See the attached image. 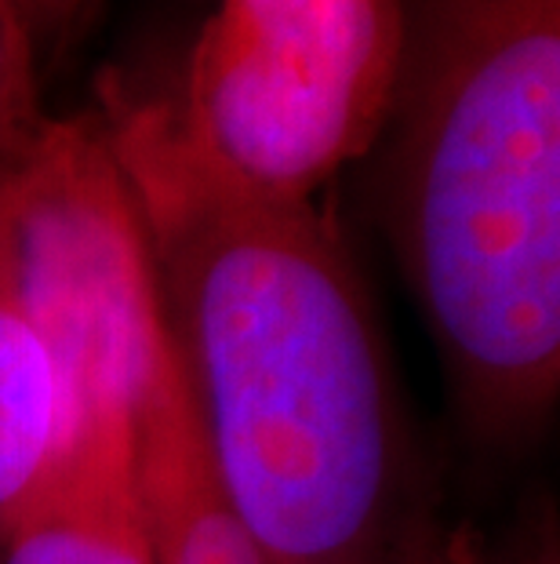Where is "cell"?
Here are the masks:
<instances>
[{
  "instance_id": "1",
  "label": "cell",
  "mask_w": 560,
  "mask_h": 564,
  "mask_svg": "<svg viewBox=\"0 0 560 564\" xmlns=\"http://www.w3.org/2000/svg\"><path fill=\"white\" fill-rule=\"evenodd\" d=\"M99 121L146 230L216 481L266 564H444L389 343L339 226L226 175L175 95L106 74Z\"/></svg>"
},
{
  "instance_id": "2",
  "label": "cell",
  "mask_w": 560,
  "mask_h": 564,
  "mask_svg": "<svg viewBox=\"0 0 560 564\" xmlns=\"http://www.w3.org/2000/svg\"><path fill=\"white\" fill-rule=\"evenodd\" d=\"M375 215L473 437L560 398V0H404Z\"/></svg>"
},
{
  "instance_id": "3",
  "label": "cell",
  "mask_w": 560,
  "mask_h": 564,
  "mask_svg": "<svg viewBox=\"0 0 560 564\" xmlns=\"http://www.w3.org/2000/svg\"><path fill=\"white\" fill-rule=\"evenodd\" d=\"M0 262L55 387V455L139 415L164 343L157 273L99 113L52 117L0 164Z\"/></svg>"
},
{
  "instance_id": "4",
  "label": "cell",
  "mask_w": 560,
  "mask_h": 564,
  "mask_svg": "<svg viewBox=\"0 0 560 564\" xmlns=\"http://www.w3.org/2000/svg\"><path fill=\"white\" fill-rule=\"evenodd\" d=\"M404 30V0H219L175 95L178 121L248 189L317 204L378 142Z\"/></svg>"
},
{
  "instance_id": "5",
  "label": "cell",
  "mask_w": 560,
  "mask_h": 564,
  "mask_svg": "<svg viewBox=\"0 0 560 564\" xmlns=\"http://www.w3.org/2000/svg\"><path fill=\"white\" fill-rule=\"evenodd\" d=\"M135 488L150 564H266L216 481L168 332L135 415Z\"/></svg>"
},
{
  "instance_id": "6",
  "label": "cell",
  "mask_w": 560,
  "mask_h": 564,
  "mask_svg": "<svg viewBox=\"0 0 560 564\" xmlns=\"http://www.w3.org/2000/svg\"><path fill=\"white\" fill-rule=\"evenodd\" d=\"M0 564H150L135 488V419L66 444L0 528Z\"/></svg>"
},
{
  "instance_id": "7",
  "label": "cell",
  "mask_w": 560,
  "mask_h": 564,
  "mask_svg": "<svg viewBox=\"0 0 560 564\" xmlns=\"http://www.w3.org/2000/svg\"><path fill=\"white\" fill-rule=\"evenodd\" d=\"M55 387L41 343L22 321L0 262V528L55 459Z\"/></svg>"
},
{
  "instance_id": "8",
  "label": "cell",
  "mask_w": 560,
  "mask_h": 564,
  "mask_svg": "<svg viewBox=\"0 0 560 564\" xmlns=\"http://www.w3.org/2000/svg\"><path fill=\"white\" fill-rule=\"evenodd\" d=\"M47 121L26 19L19 0H0V164L19 161L44 135Z\"/></svg>"
},
{
  "instance_id": "9",
  "label": "cell",
  "mask_w": 560,
  "mask_h": 564,
  "mask_svg": "<svg viewBox=\"0 0 560 564\" xmlns=\"http://www.w3.org/2000/svg\"><path fill=\"white\" fill-rule=\"evenodd\" d=\"M444 564H560V532L553 510L535 513L528 524H520L498 543H484L466 532H448Z\"/></svg>"
}]
</instances>
